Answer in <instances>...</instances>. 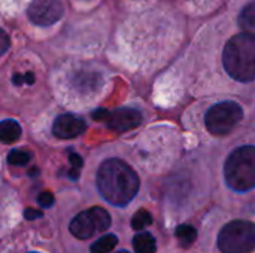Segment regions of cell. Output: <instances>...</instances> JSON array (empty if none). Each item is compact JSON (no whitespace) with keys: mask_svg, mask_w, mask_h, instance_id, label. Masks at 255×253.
Returning <instances> with one entry per match:
<instances>
[{"mask_svg":"<svg viewBox=\"0 0 255 253\" xmlns=\"http://www.w3.org/2000/svg\"><path fill=\"white\" fill-rule=\"evenodd\" d=\"M136 171L118 158L106 160L97 171V188L102 197L112 206H127L139 191Z\"/></svg>","mask_w":255,"mask_h":253,"instance_id":"cell-1","label":"cell"},{"mask_svg":"<svg viewBox=\"0 0 255 253\" xmlns=\"http://www.w3.org/2000/svg\"><path fill=\"white\" fill-rule=\"evenodd\" d=\"M226 72L239 82L255 79V34L239 33L233 36L223 52Z\"/></svg>","mask_w":255,"mask_h":253,"instance_id":"cell-2","label":"cell"},{"mask_svg":"<svg viewBox=\"0 0 255 253\" xmlns=\"http://www.w3.org/2000/svg\"><path fill=\"white\" fill-rule=\"evenodd\" d=\"M224 177L227 185L247 192L255 188V146H242L233 151L224 164Z\"/></svg>","mask_w":255,"mask_h":253,"instance_id":"cell-3","label":"cell"},{"mask_svg":"<svg viewBox=\"0 0 255 253\" xmlns=\"http://www.w3.org/2000/svg\"><path fill=\"white\" fill-rule=\"evenodd\" d=\"M218 248L223 253H251L255 251V224L233 221L218 234Z\"/></svg>","mask_w":255,"mask_h":253,"instance_id":"cell-4","label":"cell"},{"mask_svg":"<svg viewBox=\"0 0 255 253\" xmlns=\"http://www.w3.org/2000/svg\"><path fill=\"white\" fill-rule=\"evenodd\" d=\"M244 118L242 107L235 101H223L212 106L205 116L206 128L214 136H227Z\"/></svg>","mask_w":255,"mask_h":253,"instance_id":"cell-5","label":"cell"},{"mask_svg":"<svg viewBox=\"0 0 255 253\" xmlns=\"http://www.w3.org/2000/svg\"><path fill=\"white\" fill-rule=\"evenodd\" d=\"M111 227V216L102 207H91L81 212L70 222V233L81 240L90 239Z\"/></svg>","mask_w":255,"mask_h":253,"instance_id":"cell-6","label":"cell"},{"mask_svg":"<svg viewBox=\"0 0 255 253\" xmlns=\"http://www.w3.org/2000/svg\"><path fill=\"white\" fill-rule=\"evenodd\" d=\"M64 13L60 0H33L27 9L28 19L40 27H48L61 19Z\"/></svg>","mask_w":255,"mask_h":253,"instance_id":"cell-7","label":"cell"},{"mask_svg":"<svg viewBox=\"0 0 255 253\" xmlns=\"http://www.w3.org/2000/svg\"><path fill=\"white\" fill-rule=\"evenodd\" d=\"M103 122H106L108 128L115 133H126L142 124V113L137 109L123 107L114 112H108Z\"/></svg>","mask_w":255,"mask_h":253,"instance_id":"cell-8","label":"cell"},{"mask_svg":"<svg viewBox=\"0 0 255 253\" xmlns=\"http://www.w3.org/2000/svg\"><path fill=\"white\" fill-rule=\"evenodd\" d=\"M87 130V124L82 118L72 115V113H64L60 115L52 125V133L57 139L61 140H69L81 136Z\"/></svg>","mask_w":255,"mask_h":253,"instance_id":"cell-9","label":"cell"},{"mask_svg":"<svg viewBox=\"0 0 255 253\" xmlns=\"http://www.w3.org/2000/svg\"><path fill=\"white\" fill-rule=\"evenodd\" d=\"M21 133H22L21 125L16 121L13 119L0 121V142L6 145H12L21 137Z\"/></svg>","mask_w":255,"mask_h":253,"instance_id":"cell-10","label":"cell"},{"mask_svg":"<svg viewBox=\"0 0 255 253\" xmlns=\"http://www.w3.org/2000/svg\"><path fill=\"white\" fill-rule=\"evenodd\" d=\"M133 249L136 253H155L157 251L155 239L149 233L136 234L133 239Z\"/></svg>","mask_w":255,"mask_h":253,"instance_id":"cell-11","label":"cell"},{"mask_svg":"<svg viewBox=\"0 0 255 253\" xmlns=\"http://www.w3.org/2000/svg\"><path fill=\"white\" fill-rule=\"evenodd\" d=\"M239 25L245 30V33H255V0L242 9L239 15Z\"/></svg>","mask_w":255,"mask_h":253,"instance_id":"cell-12","label":"cell"},{"mask_svg":"<svg viewBox=\"0 0 255 253\" xmlns=\"http://www.w3.org/2000/svg\"><path fill=\"white\" fill-rule=\"evenodd\" d=\"M176 239L179 240V245L185 249H188L197 239V231L191 225H179L175 231Z\"/></svg>","mask_w":255,"mask_h":253,"instance_id":"cell-13","label":"cell"},{"mask_svg":"<svg viewBox=\"0 0 255 253\" xmlns=\"http://www.w3.org/2000/svg\"><path fill=\"white\" fill-rule=\"evenodd\" d=\"M118 243V239L117 236L114 234H108V236H103L102 239H99L96 243L91 245V253H109L115 249Z\"/></svg>","mask_w":255,"mask_h":253,"instance_id":"cell-14","label":"cell"},{"mask_svg":"<svg viewBox=\"0 0 255 253\" xmlns=\"http://www.w3.org/2000/svg\"><path fill=\"white\" fill-rule=\"evenodd\" d=\"M30 160H31V155L21 149H13L7 155V163L10 166H16V167H24L25 164H28Z\"/></svg>","mask_w":255,"mask_h":253,"instance_id":"cell-15","label":"cell"},{"mask_svg":"<svg viewBox=\"0 0 255 253\" xmlns=\"http://www.w3.org/2000/svg\"><path fill=\"white\" fill-rule=\"evenodd\" d=\"M152 224V216H151V213L149 212H146V210H139L134 216H133V219H131V227L134 228V230H143L145 227H148V225H151Z\"/></svg>","mask_w":255,"mask_h":253,"instance_id":"cell-16","label":"cell"},{"mask_svg":"<svg viewBox=\"0 0 255 253\" xmlns=\"http://www.w3.org/2000/svg\"><path fill=\"white\" fill-rule=\"evenodd\" d=\"M69 161H70V166H72V170L69 173V177L72 180H78L79 179V171H81V167H82L84 161H82V158L78 154H70Z\"/></svg>","mask_w":255,"mask_h":253,"instance_id":"cell-17","label":"cell"},{"mask_svg":"<svg viewBox=\"0 0 255 253\" xmlns=\"http://www.w3.org/2000/svg\"><path fill=\"white\" fill-rule=\"evenodd\" d=\"M37 201H39V204H40L42 207H51V206L54 204V195H52V192H49V191H43V192L39 194Z\"/></svg>","mask_w":255,"mask_h":253,"instance_id":"cell-18","label":"cell"},{"mask_svg":"<svg viewBox=\"0 0 255 253\" xmlns=\"http://www.w3.org/2000/svg\"><path fill=\"white\" fill-rule=\"evenodd\" d=\"M9 46H10V39H9V36L6 34V31H3V30L0 28V57L9 49Z\"/></svg>","mask_w":255,"mask_h":253,"instance_id":"cell-19","label":"cell"},{"mask_svg":"<svg viewBox=\"0 0 255 253\" xmlns=\"http://www.w3.org/2000/svg\"><path fill=\"white\" fill-rule=\"evenodd\" d=\"M24 216H25V219H28V221H34V219L42 218L43 215H42V212H39V210H36V209H25V210H24Z\"/></svg>","mask_w":255,"mask_h":253,"instance_id":"cell-20","label":"cell"},{"mask_svg":"<svg viewBox=\"0 0 255 253\" xmlns=\"http://www.w3.org/2000/svg\"><path fill=\"white\" fill-rule=\"evenodd\" d=\"M12 81L15 85H22L24 84V75H13Z\"/></svg>","mask_w":255,"mask_h":253,"instance_id":"cell-21","label":"cell"},{"mask_svg":"<svg viewBox=\"0 0 255 253\" xmlns=\"http://www.w3.org/2000/svg\"><path fill=\"white\" fill-rule=\"evenodd\" d=\"M24 82H27L28 85H31V84L34 82V76H33V73H25V75H24Z\"/></svg>","mask_w":255,"mask_h":253,"instance_id":"cell-22","label":"cell"},{"mask_svg":"<svg viewBox=\"0 0 255 253\" xmlns=\"http://www.w3.org/2000/svg\"><path fill=\"white\" fill-rule=\"evenodd\" d=\"M117 253H128L127 251H120V252H117Z\"/></svg>","mask_w":255,"mask_h":253,"instance_id":"cell-23","label":"cell"}]
</instances>
